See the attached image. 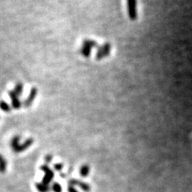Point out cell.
<instances>
[{
	"instance_id": "obj_16",
	"label": "cell",
	"mask_w": 192,
	"mask_h": 192,
	"mask_svg": "<svg viewBox=\"0 0 192 192\" xmlns=\"http://www.w3.org/2000/svg\"><path fill=\"white\" fill-rule=\"evenodd\" d=\"M6 160H5V158H2V160H1V171L2 173H4L5 170L6 169Z\"/></svg>"
},
{
	"instance_id": "obj_2",
	"label": "cell",
	"mask_w": 192,
	"mask_h": 192,
	"mask_svg": "<svg viewBox=\"0 0 192 192\" xmlns=\"http://www.w3.org/2000/svg\"><path fill=\"white\" fill-rule=\"evenodd\" d=\"M40 170L44 172V176L43 178H42V182L44 184H46V185H49L51 182L52 180H53V178H54V171L46 164V165L44 164V165H42V166H40Z\"/></svg>"
},
{
	"instance_id": "obj_1",
	"label": "cell",
	"mask_w": 192,
	"mask_h": 192,
	"mask_svg": "<svg viewBox=\"0 0 192 192\" xmlns=\"http://www.w3.org/2000/svg\"><path fill=\"white\" fill-rule=\"evenodd\" d=\"M110 50H111V45L110 42H105L104 44L98 46L97 53L95 54L96 60H102L110 55Z\"/></svg>"
},
{
	"instance_id": "obj_14",
	"label": "cell",
	"mask_w": 192,
	"mask_h": 192,
	"mask_svg": "<svg viewBox=\"0 0 192 192\" xmlns=\"http://www.w3.org/2000/svg\"><path fill=\"white\" fill-rule=\"evenodd\" d=\"M0 106H1V109L2 110H3L4 112H10L11 110V108H10V105L6 102L4 100L1 101V104H0Z\"/></svg>"
},
{
	"instance_id": "obj_7",
	"label": "cell",
	"mask_w": 192,
	"mask_h": 192,
	"mask_svg": "<svg viewBox=\"0 0 192 192\" xmlns=\"http://www.w3.org/2000/svg\"><path fill=\"white\" fill-rule=\"evenodd\" d=\"M33 143H34V139H33V138H27L26 140H25V142H24L22 144L19 143V145L13 150H14V152H16V153H20V152H22L24 151V150H26V149H28V148L30 147Z\"/></svg>"
},
{
	"instance_id": "obj_15",
	"label": "cell",
	"mask_w": 192,
	"mask_h": 192,
	"mask_svg": "<svg viewBox=\"0 0 192 192\" xmlns=\"http://www.w3.org/2000/svg\"><path fill=\"white\" fill-rule=\"evenodd\" d=\"M52 190L54 192H62V186L58 182H54L52 184Z\"/></svg>"
},
{
	"instance_id": "obj_8",
	"label": "cell",
	"mask_w": 192,
	"mask_h": 192,
	"mask_svg": "<svg viewBox=\"0 0 192 192\" xmlns=\"http://www.w3.org/2000/svg\"><path fill=\"white\" fill-rule=\"evenodd\" d=\"M82 45H83V46H88V47L91 48V49H93V48H96V47L98 48V42H95L94 40L89 39V38L84 39L83 42H82Z\"/></svg>"
},
{
	"instance_id": "obj_9",
	"label": "cell",
	"mask_w": 192,
	"mask_h": 192,
	"mask_svg": "<svg viewBox=\"0 0 192 192\" xmlns=\"http://www.w3.org/2000/svg\"><path fill=\"white\" fill-rule=\"evenodd\" d=\"M91 48L82 45V47L80 48V54L85 58H89L91 54Z\"/></svg>"
},
{
	"instance_id": "obj_5",
	"label": "cell",
	"mask_w": 192,
	"mask_h": 192,
	"mask_svg": "<svg viewBox=\"0 0 192 192\" xmlns=\"http://www.w3.org/2000/svg\"><path fill=\"white\" fill-rule=\"evenodd\" d=\"M37 94H38V90H37V88L34 87H34H31L30 93H29V95H28V97L26 99L24 100L23 106H25V107H29V106L33 103L34 99H35Z\"/></svg>"
},
{
	"instance_id": "obj_4",
	"label": "cell",
	"mask_w": 192,
	"mask_h": 192,
	"mask_svg": "<svg viewBox=\"0 0 192 192\" xmlns=\"http://www.w3.org/2000/svg\"><path fill=\"white\" fill-rule=\"evenodd\" d=\"M68 183L70 186H77L78 187H80L82 189L83 191L85 192H89L90 190V186L89 184H87L85 182H82V181H79L78 179H75V178H71L68 181Z\"/></svg>"
},
{
	"instance_id": "obj_12",
	"label": "cell",
	"mask_w": 192,
	"mask_h": 192,
	"mask_svg": "<svg viewBox=\"0 0 192 192\" xmlns=\"http://www.w3.org/2000/svg\"><path fill=\"white\" fill-rule=\"evenodd\" d=\"M19 141H20V136L15 135L14 137H13V138L11 139V142H10V146H11L12 150L15 149V148L19 145Z\"/></svg>"
},
{
	"instance_id": "obj_11",
	"label": "cell",
	"mask_w": 192,
	"mask_h": 192,
	"mask_svg": "<svg viewBox=\"0 0 192 192\" xmlns=\"http://www.w3.org/2000/svg\"><path fill=\"white\" fill-rule=\"evenodd\" d=\"M89 171H90V166L86 165V164H84L81 166L79 170V174L82 177H86V176L89 174Z\"/></svg>"
},
{
	"instance_id": "obj_18",
	"label": "cell",
	"mask_w": 192,
	"mask_h": 192,
	"mask_svg": "<svg viewBox=\"0 0 192 192\" xmlns=\"http://www.w3.org/2000/svg\"><path fill=\"white\" fill-rule=\"evenodd\" d=\"M44 159H45V161H46L47 163H49V162H51L52 159H53V156H52L51 154H46V155L45 156Z\"/></svg>"
},
{
	"instance_id": "obj_13",
	"label": "cell",
	"mask_w": 192,
	"mask_h": 192,
	"mask_svg": "<svg viewBox=\"0 0 192 192\" xmlns=\"http://www.w3.org/2000/svg\"><path fill=\"white\" fill-rule=\"evenodd\" d=\"M13 90L15 92V94H17V95L18 96L21 95L22 93V90H23V85H22V82H18V83L16 84Z\"/></svg>"
},
{
	"instance_id": "obj_3",
	"label": "cell",
	"mask_w": 192,
	"mask_h": 192,
	"mask_svg": "<svg viewBox=\"0 0 192 192\" xmlns=\"http://www.w3.org/2000/svg\"><path fill=\"white\" fill-rule=\"evenodd\" d=\"M127 12L130 20L134 21L137 19V0H127Z\"/></svg>"
},
{
	"instance_id": "obj_6",
	"label": "cell",
	"mask_w": 192,
	"mask_h": 192,
	"mask_svg": "<svg viewBox=\"0 0 192 192\" xmlns=\"http://www.w3.org/2000/svg\"><path fill=\"white\" fill-rule=\"evenodd\" d=\"M8 94L10 96V101H11V105L13 106L14 109L15 110H18L21 106H22V102L20 101V99L18 98V95L15 94V92L14 90H10V91L8 92Z\"/></svg>"
},
{
	"instance_id": "obj_17",
	"label": "cell",
	"mask_w": 192,
	"mask_h": 192,
	"mask_svg": "<svg viewBox=\"0 0 192 192\" xmlns=\"http://www.w3.org/2000/svg\"><path fill=\"white\" fill-rule=\"evenodd\" d=\"M54 168L57 171H60L63 168V165L62 163H55L54 164Z\"/></svg>"
},
{
	"instance_id": "obj_10",
	"label": "cell",
	"mask_w": 192,
	"mask_h": 192,
	"mask_svg": "<svg viewBox=\"0 0 192 192\" xmlns=\"http://www.w3.org/2000/svg\"><path fill=\"white\" fill-rule=\"evenodd\" d=\"M35 187L39 192H48L50 190V187L48 185L44 184L43 182H37L35 183Z\"/></svg>"
},
{
	"instance_id": "obj_19",
	"label": "cell",
	"mask_w": 192,
	"mask_h": 192,
	"mask_svg": "<svg viewBox=\"0 0 192 192\" xmlns=\"http://www.w3.org/2000/svg\"><path fill=\"white\" fill-rule=\"evenodd\" d=\"M67 191L68 192H78V190H77V189H76L74 186H70V185L68 186Z\"/></svg>"
}]
</instances>
